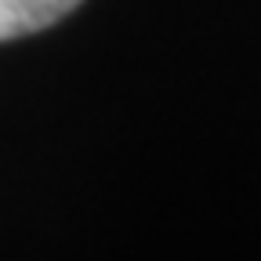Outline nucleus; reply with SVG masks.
Wrapping results in <instances>:
<instances>
[{
    "label": "nucleus",
    "instance_id": "f257e3e1",
    "mask_svg": "<svg viewBox=\"0 0 261 261\" xmlns=\"http://www.w3.org/2000/svg\"><path fill=\"white\" fill-rule=\"evenodd\" d=\"M84 0H0V40H15L62 22Z\"/></svg>",
    "mask_w": 261,
    "mask_h": 261
}]
</instances>
